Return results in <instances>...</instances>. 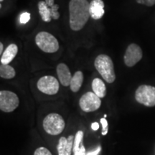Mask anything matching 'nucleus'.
Masks as SVG:
<instances>
[{"label":"nucleus","mask_w":155,"mask_h":155,"mask_svg":"<svg viewBox=\"0 0 155 155\" xmlns=\"http://www.w3.org/2000/svg\"><path fill=\"white\" fill-rule=\"evenodd\" d=\"M135 99L139 104L147 106H155V87L149 85H141L135 92Z\"/></svg>","instance_id":"nucleus-5"},{"label":"nucleus","mask_w":155,"mask_h":155,"mask_svg":"<svg viewBox=\"0 0 155 155\" xmlns=\"http://www.w3.org/2000/svg\"><path fill=\"white\" fill-rule=\"evenodd\" d=\"M36 45L42 51L48 53H53L59 49L58 40L49 32H40L35 37Z\"/></svg>","instance_id":"nucleus-4"},{"label":"nucleus","mask_w":155,"mask_h":155,"mask_svg":"<svg viewBox=\"0 0 155 155\" xmlns=\"http://www.w3.org/2000/svg\"><path fill=\"white\" fill-rule=\"evenodd\" d=\"M142 50L138 45L131 43L126 50L124 61L125 65L128 67H133L141 61L142 58Z\"/></svg>","instance_id":"nucleus-9"},{"label":"nucleus","mask_w":155,"mask_h":155,"mask_svg":"<svg viewBox=\"0 0 155 155\" xmlns=\"http://www.w3.org/2000/svg\"><path fill=\"white\" fill-rule=\"evenodd\" d=\"M0 1H1V2H2V1H3V0H0Z\"/></svg>","instance_id":"nucleus-29"},{"label":"nucleus","mask_w":155,"mask_h":155,"mask_svg":"<svg viewBox=\"0 0 155 155\" xmlns=\"http://www.w3.org/2000/svg\"><path fill=\"white\" fill-rule=\"evenodd\" d=\"M3 48H4V45H3L2 42H0V54H1V55H2Z\"/></svg>","instance_id":"nucleus-28"},{"label":"nucleus","mask_w":155,"mask_h":155,"mask_svg":"<svg viewBox=\"0 0 155 155\" xmlns=\"http://www.w3.org/2000/svg\"><path fill=\"white\" fill-rule=\"evenodd\" d=\"M84 134L82 131H77L75 136L74 144H73V152L74 155H86V148L82 144V141Z\"/></svg>","instance_id":"nucleus-13"},{"label":"nucleus","mask_w":155,"mask_h":155,"mask_svg":"<svg viewBox=\"0 0 155 155\" xmlns=\"http://www.w3.org/2000/svg\"><path fill=\"white\" fill-rule=\"evenodd\" d=\"M104 2L102 0H92L90 3V16L94 19H100L105 14Z\"/></svg>","instance_id":"nucleus-11"},{"label":"nucleus","mask_w":155,"mask_h":155,"mask_svg":"<svg viewBox=\"0 0 155 155\" xmlns=\"http://www.w3.org/2000/svg\"><path fill=\"white\" fill-rule=\"evenodd\" d=\"M68 142V139L65 137H61L58 141V144L57 146V150L58 155H65V149H66Z\"/></svg>","instance_id":"nucleus-18"},{"label":"nucleus","mask_w":155,"mask_h":155,"mask_svg":"<svg viewBox=\"0 0 155 155\" xmlns=\"http://www.w3.org/2000/svg\"><path fill=\"white\" fill-rule=\"evenodd\" d=\"M101 150V147L98 146L97 147V149H96L94 151H92V152H89L88 153H87L86 155H98L99 154Z\"/></svg>","instance_id":"nucleus-25"},{"label":"nucleus","mask_w":155,"mask_h":155,"mask_svg":"<svg viewBox=\"0 0 155 155\" xmlns=\"http://www.w3.org/2000/svg\"><path fill=\"white\" fill-rule=\"evenodd\" d=\"M90 4L87 0H71L69 3L70 27L73 31L84 28L90 17Z\"/></svg>","instance_id":"nucleus-1"},{"label":"nucleus","mask_w":155,"mask_h":155,"mask_svg":"<svg viewBox=\"0 0 155 155\" xmlns=\"http://www.w3.org/2000/svg\"><path fill=\"white\" fill-rule=\"evenodd\" d=\"M30 17L31 15L29 12H23L21 14L20 17H19V22L22 23V24H26V23H28L30 21Z\"/></svg>","instance_id":"nucleus-23"},{"label":"nucleus","mask_w":155,"mask_h":155,"mask_svg":"<svg viewBox=\"0 0 155 155\" xmlns=\"http://www.w3.org/2000/svg\"><path fill=\"white\" fill-rule=\"evenodd\" d=\"M42 126L48 134L55 136L63 132L65 123L62 116L56 113H52L45 116L42 122Z\"/></svg>","instance_id":"nucleus-3"},{"label":"nucleus","mask_w":155,"mask_h":155,"mask_svg":"<svg viewBox=\"0 0 155 155\" xmlns=\"http://www.w3.org/2000/svg\"><path fill=\"white\" fill-rule=\"evenodd\" d=\"M58 9H59V5H54L53 7H50V15L51 17L54 19H58L60 17V13L58 12Z\"/></svg>","instance_id":"nucleus-20"},{"label":"nucleus","mask_w":155,"mask_h":155,"mask_svg":"<svg viewBox=\"0 0 155 155\" xmlns=\"http://www.w3.org/2000/svg\"><path fill=\"white\" fill-rule=\"evenodd\" d=\"M94 65L103 78L108 83H114L116 80L114 65L111 58L107 55L101 54L97 56Z\"/></svg>","instance_id":"nucleus-2"},{"label":"nucleus","mask_w":155,"mask_h":155,"mask_svg":"<svg viewBox=\"0 0 155 155\" xmlns=\"http://www.w3.org/2000/svg\"><path fill=\"white\" fill-rule=\"evenodd\" d=\"M101 124L102 125V131L101 134L102 135L105 136L108 134V121L106 119V118H102L101 119Z\"/></svg>","instance_id":"nucleus-22"},{"label":"nucleus","mask_w":155,"mask_h":155,"mask_svg":"<svg viewBox=\"0 0 155 155\" xmlns=\"http://www.w3.org/2000/svg\"><path fill=\"white\" fill-rule=\"evenodd\" d=\"M37 86L40 91L47 95H55L59 91V82L55 77L45 75L40 78L37 83Z\"/></svg>","instance_id":"nucleus-8"},{"label":"nucleus","mask_w":155,"mask_h":155,"mask_svg":"<svg viewBox=\"0 0 155 155\" xmlns=\"http://www.w3.org/2000/svg\"><path fill=\"white\" fill-rule=\"evenodd\" d=\"M17 52H18V48L15 44H11L6 48L4 53L1 56V63L5 65H9L15 58L16 57Z\"/></svg>","instance_id":"nucleus-12"},{"label":"nucleus","mask_w":155,"mask_h":155,"mask_svg":"<svg viewBox=\"0 0 155 155\" xmlns=\"http://www.w3.org/2000/svg\"><path fill=\"white\" fill-rule=\"evenodd\" d=\"M92 89L95 94L99 98H104L106 96V87L104 81L100 78H94L92 82Z\"/></svg>","instance_id":"nucleus-14"},{"label":"nucleus","mask_w":155,"mask_h":155,"mask_svg":"<svg viewBox=\"0 0 155 155\" xmlns=\"http://www.w3.org/2000/svg\"><path fill=\"white\" fill-rule=\"evenodd\" d=\"M138 4L146 5L147 7H152L155 5V0H136Z\"/></svg>","instance_id":"nucleus-24"},{"label":"nucleus","mask_w":155,"mask_h":155,"mask_svg":"<svg viewBox=\"0 0 155 155\" xmlns=\"http://www.w3.org/2000/svg\"><path fill=\"white\" fill-rule=\"evenodd\" d=\"M57 75L58 79L61 81V83L63 86H70L72 75L70 71L69 68L65 63L58 64L56 68Z\"/></svg>","instance_id":"nucleus-10"},{"label":"nucleus","mask_w":155,"mask_h":155,"mask_svg":"<svg viewBox=\"0 0 155 155\" xmlns=\"http://www.w3.org/2000/svg\"><path fill=\"white\" fill-rule=\"evenodd\" d=\"M16 72L13 67L9 65H0V76L4 79H12L15 77Z\"/></svg>","instance_id":"nucleus-17"},{"label":"nucleus","mask_w":155,"mask_h":155,"mask_svg":"<svg viewBox=\"0 0 155 155\" xmlns=\"http://www.w3.org/2000/svg\"><path fill=\"white\" fill-rule=\"evenodd\" d=\"M34 155H53L52 153L50 152L49 150H48L45 147H39L35 151Z\"/></svg>","instance_id":"nucleus-21"},{"label":"nucleus","mask_w":155,"mask_h":155,"mask_svg":"<svg viewBox=\"0 0 155 155\" xmlns=\"http://www.w3.org/2000/svg\"><path fill=\"white\" fill-rule=\"evenodd\" d=\"M83 82V73L82 71H77L75 73L71 79L70 88L73 92H78L82 86Z\"/></svg>","instance_id":"nucleus-15"},{"label":"nucleus","mask_w":155,"mask_h":155,"mask_svg":"<svg viewBox=\"0 0 155 155\" xmlns=\"http://www.w3.org/2000/svg\"><path fill=\"white\" fill-rule=\"evenodd\" d=\"M91 129L94 131H97L98 129H99V124L97 122H94L91 124Z\"/></svg>","instance_id":"nucleus-26"},{"label":"nucleus","mask_w":155,"mask_h":155,"mask_svg":"<svg viewBox=\"0 0 155 155\" xmlns=\"http://www.w3.org/2000/svg\"><path fill=\"white\" fill-rule=\"evenodd\" d=\"M39 14L41 16V18L44 22H50L52 17L50 15V7H48L45 2L40 1L38 4Z\"/></svg>","instance_id":"nucleus-16"},{"label":"nucleus","mask_w":155,"mask_h":155,"mask_svg":"<svg viewBox=\"0 0 155 155\" xmlns=\"http://www.w3.org/2000/svg\"><path fill=\"white\" fill-rule=\"evenodd\" d=\"M79 106L81 110L86 113H90L98 110L101 106V101L94 92H87L83 94L79 100Z\"/></svg>","instance_id":"nucleus-7"},{"label":"nucleus","mask_w":155,"mask_h":155,"mask_svg":"<svg viewBox=\"0 0 155 155\" xmlns=\"http://www.w3.org/2000/svg\"><path fill=\"white\" fill-rule=\"evenodd\" d=\"M45 2L47 4L48 7H53V6L55 5V1H54V0H45Z\"/></svg>","instance_id":"nucleus-27"},{"label":"nucleus","mask_w":155,"mask_h":155,"mask_svg":"<svg viewBox=\"0 0 155 155\" xmlns=\"http://www.w3.org/2000/svg\"><path fill=\"white\" fill-rule=\"evenodd\" d=\"M74 139L75 137L73 135H70L68 137V142L65 155H71L73 149V144H74Z\"/></svg>","instance_id":"nucleus-19"},{"label":"nucleus","mask_w":155,"mask_h":155,"mask_svg":"<svg viewBox=\"0 0 155 155\" xmlns=\"http://www.w3.org/2000/svg\"><path fill=\"white\" fill-rule=\"evenodd\" d=\"M19 99L16 94L9 91H0V109L5 113L14 111L18 107Z\"/></svg>","instance_id":"nucleus-6"}]
</instances>
